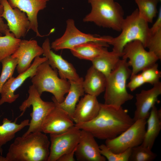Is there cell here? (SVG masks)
Instances as JSON below:
<instances>
[{
  "mask_svg": "<svg viewBox=\"0 0 161 161\" xmlns=\"http://www.w3.org/2000/svg\"><path fill=\"white\" fill-rule=\"evenodd\" d=\"M77 147L72 150L65 153L61 156L58 160L57 161H75V152Z\"/></svg>",
  "mask_w": 161,
  "mask_h": 161,
  "instance_id": "cell-36",
  "label": "cell"
},
{
  "mask_svg": "<svg viewBox=\"0 0 161 161\" xmlns=\"http://www.w3.org/2000/svg\"><path fill=\"white\" fill-rule=\"evenodd\" d=\"M148 23L139 16L137 9L124 18L119 35L112 37L109 45L112 46V50L122 57L124 46L135 40L140 41L146 48L152 35Z\"/></svg>",
  "mask_w": 161,
  "mask_h": 161,
  "instance_id": "cell-4",
  "label": "cell"
},
{
  "mask_svg": "<svg viewBox=\"0 0 161 161\" xmlns=\"http://www.w3.org/2000/svg\"><path fill=\"white\" fill-rule=\"evenodd\" d=\"M0 161H7L6 158L2 156V155H0Z\"/></svg>",
  "mask_w": 161,
  "mask_h": 161,
  "instance_id": "cell-37",
  "label": "cell"
},
{
  "mask_svg": "<svg viewBox=\"0 0 161 161\" xmlns=\"http://www.w3.org/2000/svg\"><path fill=\"white\" fill-rule=\"evenodd\" d=\"M100 108L97 97L87 94L76 105L72 119L75 124L88 122L96 117Z\"/></svg>",
  "mask_w": 161,
  "mask_h": 161,
  "instance_id": "cell-20",
  "label": "cell"
},
{
  "mask_svg": "<svg viewBox=\"0 0 161 161\" xmlns=\"http://www.w3.org/2000/svg\"><path fill=\"white\" fill-rule=\"evenodd\" d=\"M90 12L83 18L84 22H92L97 25L120 32L124 18L122 6L114 0H88Z\"/></svg>",
  "mask_w": 161,
  "mask_h": 161,
  "instance_id": "cell-5",
  "label": "cell"
},
{
  "mask_svg": "<svg viewBox=\"0 0 161 161\" xmlns=\"http://www.w3.org/2000/svg\"><path fill=\"white\" fill-rule=\"evenodd\" d=\"M146 119L135 121L126 130L116 137L106 140L105 145L113 152H123L141 145L145 132Z\"/></svg>",
  "mask_w": 161,
  "mask_h": 161,
  "instance_id": "cell-9",
  "label": "cell"
},
{
  "mask_svg": "<svg viewBox=\"0 0 161 161\" xmlns=\"http://www.w3.org/2000/svg\"><path fill=\"white\" fill-rule=\"evenodd\" d=\"M109 46L108 44L89 42L77 45L70 50L73 55L78 58L91 61L107 52V47Z\"/></svg>",
  "mask_w": 161,
  "mask_h": 161,
  "instance_id": "cell-23",
  "label": "cell"
},
{
  "mask_svg": "<svg viewBox=\"0 0 161 161\" xmlns=\"http://www.w3.org/2000/svg\"><path fill=\"white\" fill-rule=\"evenodd\" d=\"M158 67V64L156 63L143 70L141 73L131 76L127 87L131 91H133L145 83L153 85L159 82L161 77V72Z\"/></svg>",
  "mask_w": 161,
  "mask_h": 161,
  "instance_id": "cell-25",
  "label": "cell"
},
{
  "mask_svg": "<svg viewBox=\"0 0 161 161\" xmlns=\"http://www.w3.org/2000/svg\"><path fill=\"white\" fill-rule=\"evenodd\" d=\"M4 36H0V63L5 58L11 56L19 45L21 39L16 38L8 30Z\"/></svg>",
  "mask_w": 161,
  "mask_h": 161,
  "instance_id": "cell-28",
  "label": "cell"
},
{
  "mask_svg": "<svg viewBox=\"0 0 161 161\" xmlns=\"http://www.w3.org/2000/svg\"><path fill=\"white\" fill-rule=\"evenodd\" d=\"M161 94V82L160 81L148 90H142L136 94V110L133 118L134 121L147 119L151 108L158 102V97Z\"/></svg>",
  "mask_w": 161,
  "mask_h": 161,
  "instance_id": "cell-16",
  "label": "cell"
},
{
  "mask_svg": "<svg viewBox=\"0 0 161 161\" xmlns=\"http://www.w3.org/2000/svg\"><path fill=\"white\" fill-rule=\"evenodd\" d=\"M159 1H161V0H158Z\"/></svg>",
  "mask_w": 161,
  "mask_h": 161,
  "instance_id": "cell-38",
  "label": "cell"
},
{
  "mask_svg": "<svg viewBox=\"0 0 161 161\" xmlns=\"http://www.w3.org/2000/svg\"><path fill=\"white\" fill-rule=\"evenodd\" d=\"M1 62L2 69L0 76V94L4 83L12 76L17 64L16 59L13 58L11 56L4 59Z\"/></svg>",
  "mask_w": 161,
  "mask_h": 161,
  "instance_id": "cell-30",
  "label": "cell"
},
{
  "mask_svg": "<svg viewBox=\"0 0 161 161\" xmlns=\"http://www.w3.org/2000/svg\"><path fill=\"white\" fill-rule=\"evenodd\" d=\"M83 80L82 78L78 81H69L70 86L68 95L62 102H58L53 96L52 98L55 106L66 112L72 119L80 97L84 95L85 92L83 85Z\"/></svg>",
  "mask_w": 161,
  "mask_h": 161,
  "instance_id": "cell-21",
  "label": "cell"
},
{
  "mask_svg": "<svg viewBox=\"0 0 161 161\" xmlns=\"http://www.w3.org/2000/svg\"><path fill=\"white\" fill-rule=\"evenodd\" d=\"M43 53L42 47L35 40H21L17 49L11 56L16 59V69L18 74L22 73L30 66L32 60Z\"/></svg>",
  "mask_w": 161,
  "mask_h": 161,
  "instance_id": "cell-17",
  "label": "cell"
},
{
  "mask_svg": "<svg viewBox=\"0 0 161 161\" xmlns=\"http://www.w3.org/2000/svg\"><path fill=\"white\" fill-rule=\"evenodd\" d=\"M137 5L139 16L146 22L152 23L158 13V0H134Z\"/></svg>",
  "mask_w": 161,
  "mask_h": 161,
  "instance_id": "cell-29",
  "label": "cell"
},
{
  "mask_svg": "<svg viewBox=\"0 0 161 161\" xmlns=\"http://www.w3.org/2000/svg\"><path fill=\"white\" fill-rule=\"evenodd\" d=\"M148 120L147 127L141 144L151 149L161 129V111L154 106L151 109Z\"/></svg>",
  "mask_w": 161,
  "mask_h": 161,
  "instance_id": "cell-24",
  "label": "cell"
},
{
  "mask_svg": "<svg viewBox=\"0 0 161 161\" xmlns=\"http://www.w3.org/2000/svg\"><path fill=\"white\" fill-rule=\"evenodd\" d=\"M47 60L45 57L37 56L30 68L26 71L19 75L16 77L13 76L9 78L2 87L0 92L1 98L0 105L5 103H11L18 97V94H15L16 90L20 87L28 78H32L35 74L38 66L41 63Z\"/></svg>",
  "mask_w": 161,
  "mask_h": 161,
  "instance_id": "cell-12",
  "label": "cell"
},
{
  "mask_svg": "<svg viewBox=\"0 0 161 161\" xmlns=\"http://www.w3.org/2000/svg\"><path fill=\"white\" fill-rule=\"evenodd\" d=\"M112 37L98 36L83 33L76 27L74 21L69 19L66 21V27L63 35L52 42L51 48L55 51L64 49H70L77 45L89 42L108 44Z\"/></svg>",
  "mask_w": 161,
  "mask_h": 161,
  "instance_id": "cell-8",
  "label": "cell"
},
{
  "mask_svg": "<svg viewBox=\"0 0 161 161\" xmlns=\"http://www.w3.org/2000/svg\"><path fill=\"white\" fill-rule=\"evenodd\" d=\"M0 0L1 1V0Z\"/></svg>",
  "mask_w": 161,
  "mask_h": 161,
  "instance_id": "cell-39",
  "label": "cell"
},
{
  "mask_svg": "<svg viewBox=\"0 0 161 161\" xmlns=\"http://www.w3.org/2000/svg\"><path fill=\"white\" fill-rule=\"evenodd\" d=\"M157 154L151 149L141 144L132 148V151L129 161H152L154 160Z\"/></svg>",
  "mask_w": 161,
  "mask_h": 161,
  "instance_id": "cell-31",
  "label": "cell"
},
{
  "mask_svg": "<svg viewBox=\"0 0 161 161\" xmlns=\"http://www.w3.org/2000/svg\"><path fill=\"white\" fill-rule=\"evenodd\" d=\"M43 55L47 59L48 64L53 69L57 70L60 78L69 81H77L81 78L73 66L60 55L51 49L49 39L47 38L42 45Z\"/></svg>",
  "mask_w": 161,
  "mask_h": 161,
  "instance_id": "cell-13",
  "label": "cell"
},
{
  "mask_svg": "<svg viewBox=\"0 0 161 161\" xmlns=\"http://www.w3.org/2000/svg\"><path fill=\"white\" fill-rule=\"evenodd\" d=\"M58 75L57 70L52 68L47 60L38 66L35 75L31 78L32 85L41 96L44 92H50L60 103L68 93L70 83L67 80L59 78Z\"/></svg>",
  "mask_w": 161,
  "mask_h": 161,
  "instance_id": "cell-6",
  "label": "cell"
},
{
  "mask_svg": "<svg viewBox=\"0 0 161 161\" xmlns=\"http://www.w3.org/2000/svg\"><path fill=\"white\" fill-rule=\"evenodd\" d=\"M3 7L2 17L7 22L9 31L15 37L20 39L28 30L30 21L25 13L17 8H13L7 0H1Z\"/></svg>",
  "mask_w": 161,
  "mask_h": 161,
  "instance_id": "cell-14",
  "label": "cell"
},
{
  "mask_svg": "<svg viewBox=\"0 0 161 161\" xmlns=\"http://www.w3.org/2000/svg\"><path fill=\"white\" fill-rule=\"evenodd\" d=\"M121 56L113 51H108L91 61L92 66L107 77L114 68Z\"/></svg>",
  "mask_w": 161,
  "mask_h": 161,
  "instance_id": "cell-27",
  "label": "cell"
},
{
  "mask_svg": "<svg viewBox=\"0 0 161 161\" xmlns=\"http://www.w3.org/2000/svg\"><path fill=\"white\" fill-rule=\"evenodd\" d=\"M127 61L126 59H120L106 77L104 103L119 108L133 98V96L127 90V81L131 73Z\"/></svg>",
  "mask_w": 161,
  "mask_h": 161,
  "instance_id": "cell-3",
  "label": "cell"
},
{
  "mask_svg": "<svg viewBox=\"0 0 161 161\" xmlns=\"http://www.w3.org/2000/svg\"><path fill=\"white\" fill-rule=\"evenodd\" d=\"M101 154L109 161H128L131 154L132 148H129L124 152L116 153L112 151L106 145L99 146Z\"/></svg>",
  "mask_w": 161,
  "mask_h": 161,
  "instance_id": "cell-32",
  "label": "cell"
},
{
  "mask_svg": "<svg viewBox=\"0 0 161 161\" xmlns=\"http://www.w3.org/2000/svg\"><path fill=\"white\" fill-rule=\"evenodd\" d=\"M13 8H17L25 13L30 21L29 30L35 32L37 36L43 37L38 31V14L45 8L49 0H7Z\"/></svg>",
  "mask_w": 161,
  "mask_h": 161,
  "instance_id": "cell-19",
  "label": "cell"
},
{
  "mask_svg": "<svg viewBox=\"0 0 161 161\" xmlns=\"http://www.w3.org/2000/svg\"><path fill=\"white\" fill-rule=\"evenodd\" d=\"M122 57L129 59L128 64L132 68L130 76L138 74L160 60L153 52L146 50L142 43L138 40L127 44L123 48Z\"/></svg>",
  "mask_w": 161,
  "mask_h": 161,
  "instance_id": "cell-10",
  "label": "cell"
},
{
  "mask_svg": "<svg viewBox=\"0 0 161 161\" xmlns=\"http://www.w3.org/2000/svg\"><path fill=\"white\" fill-rule=\"evenodd\" d=\"M75 125L68 114L56 106L43 121L41 131L46 134H59L68 131Z\"/></svg>",
  "mask_w": 161,
  "mask_h": 161,
  "instance_id": "cell-15",
  "label": "cell"
},
{
  "mask_svg": "<svg viewBox=\"0 0 161 161\" xmlns=\"http://www.w3.org/2000/svg\"><path fill=\"white\" fill-rule=\"evenodd\" d=\"M17 117L13 122L7 118L3 119L2 124L0 125V153L2 155V146L12 140L17 133L29 125V120L25 119L19 124L16 123Z\"/></svg>",
  "mask_w": 161,
  "mask_h": 161,
  "instance_id": "cell-26",
  "label": "cell"
},
{
  "mask_svg": "<svg viewBox=\"0 0 161 161\" xmlns=\"http://www.w3.org/2000/svg\"><path fill=\"white\" fill-rule=\"evenodd\" d=\"M28 92V97L19 107L20 111L22 112L18 118L22 116L27 109L30 106H32V109L30 114L31 119L29 122V128L22 136H26L32 132L41 131L43 121L47 115L56 106L53 101L43 100L32 85L30 86Z\"/></svg>",
  "mask_w": 161,
  "mask_h": 161,
  "instance_id": "cell-7",
  "label": "cell"
},
{
  "mask_svg": "<svg viewBox=\"0 0 161 161\" xmlns=\"http://www.w3.org/2000/svg\"><path fill=\"white\" fill-rule=\"evenodd\" d=\"M146 48L161 59V29L152 35Z\"/></svg>",
  "mask_w": 161,
  "mask_h": 161,
  "instance_id": "cell-33",
  "label": "cell"
},
{
  "mask_svg": "<svg viewBox=\"0 0 161 161\" xmlns=\"http://www.w3.org/2000/svg\"><path fill=\"white\" fill-rule=\"evenodd\" d=\"M95 137L89 132L81 130L80 140L75 152L79 161H105L106 159L100 152Z\"/></svg>",
  "mask_w": 161,
  "mask_h": 161,
  "instance_id": "cell-18",
  "label": "cell"
},
{
  "mask_svg": "<svg viewBox=\"0 0 161 161\" xmlns=\"http://www.w3.org/2000/svg\"><path fill=\"white\" fill-rule=\"evenodd\" d=\"M106 77L92 65L87 70L83 85L85 92L97 97L105 91Z\"/></svg>",
  "mask_w": 161,
  "mask_h": 161,
  "instance_id": "cell-22",
  "label": "cell"
},
{
  "mask_svg": "<svg viewBox=\"0 0 161 161\" xmlns=\"http://www.w3.org/2000/svg\"><path fill=\"white\" fill-rule=\"evenodd\" d=\"M157 18L152 27L150 28L151 33L152 34L161 29V8L160 7L158 13Z\"/></svg>",
  "mask_w": 161,
  "mask_h": 161,
  "instance_id": "cell-35",
  "label": "cell"
},
{
  "mask_svg": "<svg viewBox=\"0 0 161 161\" xmlns=\"http://www.w3.org/2000/svg\"><path fill=\"white\" fill-rule=\"evenodd\" d=\"M81 130L75 126L68 131L57 134H50V153L48 161H57L64 154L76 148Z\"/></svg>",
  "mask_w": 161,
  "mask_h": 161,
  "instance_id": "cell-11",
  "label": "cell"
},
{
  "mask_svg": "<svg viewBox=\"0 0 161 161\" xmlns=\"http://www.w3.org/2000/svg\"><path fill=\"white\" fill-rule=\"evenodd\" d=\"M134 121L129 114L127 110L122 106L117 108L100 103V110L96 117L88 122L75 126L80 130L89 132L95 138L106 140L116 137Z\"/></svg>",
  "mask_w": 161,
  "mask_h": 161,
  "instance_id": "cell-1",
  "label": "cell"
},
{
  "mask_svg": "<svg viewBox=\"0 0 161 161\" xmlns=\"http://www.w3.org/2000/svg\"><path fill=\"white\" fill-rule=\"evenodd\" d=\"M3 12V7L0 0V36L5 34L7 31L9 30L7 24L3 21L2 15Z\"/></svg>",
  "mask_w": 161,
  "mask_h": 161,
  "instance_id": "cell-34",
  "label": "cell"
},
{
  "mask_svg": "<svg viewBox=\"0 0 161 161\" xmlns=\"http://www.w3.org/2000/svg\"><path fill=\"white\" fill-rule=\"evenodd\" d=\"M50 141L41 131L31 133L15 138L6 157L7 161H48Z\"/></svg>",
  "mask_w": 161,
  "mask_h": 161,
  "instance_id": "cell-2",
  "label": "cell"
}]
</instances>
